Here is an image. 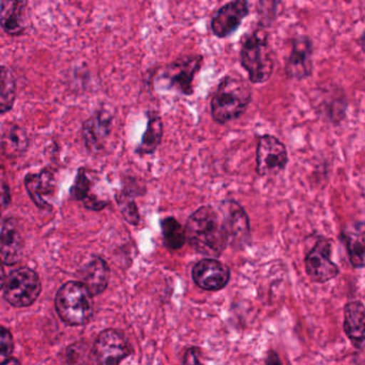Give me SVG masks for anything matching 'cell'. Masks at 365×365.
<instances>
[{
	"mask_svg": "<svg viewBox=\"0 0 365 365\" xmlns=\"http://www.w3.org/2000/svg\"><path fill=\"white\" fill-rule=\"evenodd\" d=\"M10 363H16V364H18V363H20V361L16 360V359H7V360L1 362V364H10Z\"/></svg>",
	"mask_w": 365,
	"mask_h": 365,
	"instance_id": "obj_34",
	"label": "cell"
},
{
	"mask_svg": "<svg viewBox=\"0 0 365 365\" xmlns=\"http://www.w3.org/2000/svg\"><path fill=\"white\" fill-rule=\"evenodd\" d=\"M365 309L361 301L347 303L344 311V330L356 349L364 347Z\"/></svg>",
	"mask_w": 365,
	"mask_h": 365,
	"instance_id": "obj_20",
	"label": "cell"
},
{
	"mask_svg": "<svg viewBox=\"0 0 365 365\" xmlns=\"http://www.w3.org/2000/svg\"><path fill=\"white\" fill-rule=\"evenodd\" d=\"M163 133L164 125L161 116L157 112H149L146 131L136 148V153L142 155L155 153L158 147L161 145Z\"/></svg>",
	"mask_w": 365,
	"mask_h": 365,
	"instance_id": "obj_22",
	"label": "cell"
},
{
	"mask_svg": "<svg viewBox=\"0 0 365 365\" xmlns=\"http://www.w3.org/2000/svg\"><path fill=\"white\" fill-rule=\"evenodd\" d=\"M116 200L125 221L132 225H138L140 221V213L131 194L125 191L119 192L116 195Z\"/></svg>",
	"mask_w": 365,
	"mask_h": 365,
	"instance_id": "obj_27",
	"label": "cell"
},
{
	"mask_svg": "<svg viewBox=\"0 0 365 365\" xmlns=\"http://www.w3.org/2000/svg\"><path fill=\"white\" fill-rule=\"evenodd\" d=\"M57 313L70 326L88 324L95 311L93 294L82 282H68L57 292Z\"/></svg>",
	"mask_w": 365,
	"mask_h": 365,
	"instance_id": "obj_4",
	"label": "cell"
},
{
	"mask_svg": "<svg viewBox=\"0 0 365 365\" xmlns=\"http://www.w3.org/2000/svg\"><path fill=\"white\" fill-rule=\"evenodd\" d=\"M6 282L5 269H4L3 262L0 260V290L3 289Z\"/></svg>",
	"mask_w": 365,
	"mask_h": 365,
	"instance_id": "obj_33",
	"label": "cell"
},
{
	"mask_svg": "<svg viewBox=\"0 0 365 365\" xmlns=\"http://www.w3.org/2000/svg\"><path fill=\"white\" fill-rule=\"evenodd\" d=\"M314 44L307 36L292 40V50L285 61V73L292 80L303 81L313 74Z\"/></svg>",
	"mask_w": 365,
	"mask_h": 365,
	"instance_id": "obj_11",
	"label": "cell"
},
{
	"mask_svg": "<svg viewBox=\"0 0 365 365\" xmlns=\"http://www.w3.org/2000/svg\"><path fill=\"white\" fill-rule=\"evenodd\" d=\"M219 211L227 234L228 245L234 250H242L251 241V225L245 209L239 202L226 200L220 204Z\"/></svg>",
	"mask_w": 365,
	"mask_h": 365,
	"instance_id": "obj_7",
	"label": "cell"
},
{
	"mask_svg": "<svg viewBox=\"0 0 365 365\" xmlns=\"http://www.w3.org/2000/svg\"><path fill=\"white\" fill-rule=\"evenodd\" d=\"M24 240L16 220L8 219L0 232V260L14 266L22 257Z\"/></svg>",
	"mask_w": 365,
	"mask_h": 365,
	"instance_id": "obj_17",
	"label": "cell"
},
{
	"mask_svg": "<svg viewBox=\"0 0 365 365\" xmlns=\"http://www.w3.org/2000/svg\"><path fill=\"white\" fill-rule=\"evenodd\" d=\"M256 170L260 177L275 176L283 172L287 165V149L275 136L270 134L260 136L256 151Z\"/></svg>",
	"mask_w": 365,
	"mask_h": 365,
	"instance_id": "obj_8",
	"label": "cell"
},
{
	"mask_svg": "<svg viewBox=\"0 0 365 365\" xmlns=\"http://www.w3.org/2000/svg\"><path fill=\"white\" fill-rule=\"evenodd\" d=\"M341 237L345 240L350 264L354 268H363L364 267V235H363V230H361L360 232H344Z\"/></svg>",
	"mask_w": 365,
	"mask_h": 365,
	"instance_id": "obj_26",
	"label": "cell"
},
{
	"mask_svg": "<svg viewBox=\"0 0 365 365\" xmlns=\"http://www.w3.org/2000/svg\"><path fill=\"white\" fill-rule=\"evenodd\" d=\"M110 270L106 260L100 257L93 258L81 271L83 284L88 288L93 296L102 294L110 282Z\"/></svg>",
	"mask_w": 365,
	"mask_h": 365,
	"instance_id": "obj_21",
	"label": "cell"
},
{
	"mask_svg": "<svg viewBox=\"0 0 365 365\" xmlns=\"http://www.w3.org/2000/svg\"><path fill=\"white\" fill-rule=\"evenodd\" d=\"M14 341L11 332L0 326V356H8L14 352Z\"/></svg>",
	"mask_w": 365,
	"mask_h": 365,
	"instance_id": "obj_29",
	"label": "cell"
},
{
	"mask_svg": "<svg viewBox=\"0 0 365 365\" xmlns=\"http://www.w3.org/2000/svg\"><path fill=\"white\" fill-rule=\"evenodd\" d=\"M332 243L324 237H319L305 256L307 275L317 283H327L339 274V268L331 259Z\"/></svg>",
	"mask_w": 365,
	"mask_h": 365,
	"instance_id": "obj_9",
	"label": "cell"
},
{
	"mask_svg": "<svg viewBox=\"0 0 365 365\" xmlns=\"http://www.w3.org/2000/svg\"><path fill=\"white\" fill-rule=\"evenodd\" d=\"M71 193L78 202H82L91 210H102L108 205V200L100 197L96 191L95 177L91 176V172L85 168L78 170Z\"/></svg>",
	"mask_w": 365,
	"mask_h": 365,
	"instance_id": "obj_19",
	"label": "cell"
},
{
	"mask_svg": "<svg viewBox=\"0 0 365 365\" xmlns=\"http://www.w3.org/2000/svg\"><path fill=\"white\" fill-rule=\"evenodd\" d=\"M264 363H267V364H282V361L274 350H270Z\"/></svg>",
	"mask_w": 365,
	"mask_h": 365,
	"instance_id": "obj_31",
	"label": "cell"
},
{
	"mask_svg": "<svg viewBox=\"0 0 365 365\" xmlns=\"http://www.w3.org/2000/svg\"><path fill=\"white\" fill-rule=\"evenodd\" d=\"M29 0H1L0 26L8 35L21 36L27 29Z\"/></svg>",
	"mask_w": 365,
	"mask_h": 365,
	"instance_id": "obj_16",
	"label": "cell"
},
{
	"mask_svg": "<svg viewBox=\"0 0 365 365\" xmlns=\"http://www.w3.org/2000/svg\"><path fill=\"white\" fill-rule=\"evenodd\" d=\"M192 279L202 289L217 292L230 283V269L215 258H204L194 264Z\"/></svg>",
	"mask_w": 365,
	"mask_h": 365,
	"instance_id": "obj_13",
	"label": "cell"
},
{
	"mask_svg": "<svg viewBox=\"0 0 365 365\" xmlns=\"http://www.w3.org/2000/svg\"><path fill=\"white\" fill-rule=\"evenodd\" d=\"M253 98L250 83L239 73L226 74L217 84L210 101L211 116L219 125L240 118Z\"/></svg>",
	"mask_w": 365,
	"mask_h": 365,
	"instance_id": "obj_2",
	"label": "cell"
},
{
	"mask_svg": "<svg viewBox=\"0 0 365 365\" xmlns=\"http://www.w3.org/2000/svg\"><path fill=\"white\" fill-rule=\"evenodd\" d=\"M250 14L247 0H232L222 6L211 20V31L219 39L234 35Z\"/></svg>",
	"mask_w": 365,
	"mask_h": 365,
	"instance_id": "obj_12",
	"label": "cell"
},
{
	"mask_svg": "<svg viewBox=\"0 0 365 365\" xmlns=\"http://www.w3.org/2000/svg\"><path fill=\"white\" fill-rule=\"evenodd\" d=\"M185 230L191 247L202 255L219 257L228 247L221 213L213 207L202 206L192 213Z\"/></svg>",
	"mask_w": 365,
	"mask_h": 365,
	"instance_id": "obj_1",
	"label": "cell"
},
{
	"mask_svg": "<svg viewBox=\"0 0 365 365\" xmlns=\"http://www.w3.org/2000/svg\"><path fill=\"white\" fill-rule=\"evenodd\" d=\"M0 146L4 155L8 158H18L22 155L29 147V138L24 129L18 125H9L1 135Z\"/></svg>",
	"mask_w": 365,
	"mask_h": 365,
	"instance_id": "obj_23",
	"label": "cell"
},
{
	"mask_svg": "<svg viewBox=\"0 0 365 365\" xmlns=\"http://www.w3.org/2000/svg\"><path fill=\"white\" fill-rule=\"evenodd\" d=\"M200 354V350L198 349V347H190L183 356V364H200V361L198 359Z\"/></svg>",
	"mask_w": 365,
	"mask_h": 365,
	"instance_id": "obj_30",
	"label": "cell"
},
{
	"mask_svg": "<svg viewBox=\"0 0 365 365\" xmlns=\"http://www.w3.org/2000/svg\"><path fill=\"white\" fill-rule=\"evenodd\" d=\"M25 187L31 200L41 209H52V200L56 193V179L51 170L29 174L25 178Z\"/></svg>",
	"mask_w": 365,
	"mask_h": 365,
	"instance_id": "obj_15",
	"label": "cell"
},
{
	"mask_svg": "<svg viewBox=\"0 0 365 365\" xmlns=\"http://www.w3.org/2000/svg\"><path fill=\"white\" fill-rule=\"evenodd\" d=\"M113 116L106 110H99L83 127V140L89 153H102L112 132Z\"/></svg>",
	"mask_w": 365,
	"mask_h": 365,
	"instance_id": "obj_14",
	"label": "cell"
},
{
	"mask_svg": "<svg viewBox=\"0 0 365 365\" xmlns=\"http://www.w3.org/2000/svg\"><path fill=\"white\" fill-rule=\"evenodd\" d=\"M16 78L14 71L0 67V114L11 110L16 99Z\"/></svg>",
	"mask_w": 365,
	"mask_h": 365,
	"instance_id": "obj_24",
	"label": "cell"
},
{
	"mask_svg": "<svg viewBox=\"0 0 365 365\" xmlns=\"http://www.w3.org/2000/svg\"><path fill=\"white\" fill-rule=\"evenodd\" d=\"M164 245L172 251L180 250L187 241L185 230L175 217H170L161 221Z\"/></svg>",
	"mask_w": 365,
	"mask_h": 365,
	"instance_id": "obj_25",
	"label": "cell"
},
{
	"mask_svg": "<svg viewBox=\"0 0 365 365\" xmlns=\"http://www.w3.org/2000/svg\"><path fill=\"white\" fill-rule=\"evenodd\" d=\"M42 286L39 275L31 268L12 271L4 285V296L8 303L16 307H27L37 301Z\"/></svg>",
	"mask_w": 365,
	"mask_h": 365,
	"instance_id": "obj_6",
	"label": "cell"
},
{
	"mask_svg": "<svg viewBox=\"0 0 365 365\" xmlns=\"http://www.w3.org/2000/svg\"><path fill=\"white\" fill-rule=\"evenodd\" d=\"M10 198L7 193L0 191V217L3 215L4 210L9 205Z\"/></svg>",
	"mask_w": 365,
	"mask_h": 365,
	"instance_id": "obj_32",
	"label": "cell"
},
{
	"mask_svg": "<svg viewBox=\"0 0 365 365\" xmlns=\"http://www.w3.org/2000/svg\"><path fill=\"white\" fill-rule=\"evenodd\" d=\"M316 106L329 120L339 123L345 118L347 110V98L343 89L339 86L322 88L316 96Z\"/></svg>",
	"mask_w": 365,
	"mask_h": 365,
	"instance_id": "obj_18",
	"label": "cell"
},
{
	"mask_svg": "<svg viewBox=\"0 0 365 365\" xmlns=\"http://www.w3.org/2000/svg\"><path fill=\"white\" fill-rule=\"evenodd\" d=\"M240 63L252 84H264L270 80L275 59L266 29L257 26L245 35L241 41Z\"/></svg>",
	"mask_w": 365,
	"mask_h": 365,
	"instance_id": "obj_3",
	"label": "cell"
},
{
	"mask_svg": "<svg viewBox=\"0 0 365 365\" xmlns=\"http://www.w3.org/2000/svg\"><path fill=\"white\" fill-rule=\"evenodd\" d=\"M277 0H258V21L262 29H269L277 20Z\"/></svg>",
	"mask_w": 365,
	"mask_h": 365,
	"instance_id": "obj_28",
	"label": "cell"
},
{
	"mask_svg": "<svg viewBox=\"0 0 365 365\" xmlns=\"http://www.w3.org/2000/svg\"><path fill=\"white\" fill-rule=\"evenodd\" d=\"M202 65L204 56L202 54L182 55L160 68L155 78V82H159L164 91L190 97L194 93L193 82Z\"/></svg>",
	"mask_w": 365,
	"mask_h": 365,
	"instance_id": "obj_5",
	"label": "cell"
},
{
	"mask_svg": "<svg viewBox=\"0 0 365 365\" xmlns=\"http://www.w3.org/2000/svg\"><path fill=\"white\" fill-rule=\"evenodd\" d=\"M93 354L100 364L116 365L132 354V347L121 331L108 329L98 335Z\"/></svg>",
	"mask_w": 365,
	"mask_h": 365,
	"instance_id": "obj_10",
	"label": "cell"
}]
</instances>
